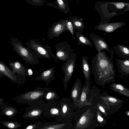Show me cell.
Instances as JSON below:
<instances>
[{"instance_id": "cell-39", "label": "cell", "mask_w": 129, "mask_h": 129, "mask_svg": "<svg viewBox=\"0 0 129 129\" xmlns=\"http://www.w3.org/2000/svg\"><path fill=\"white\" fill-rule=\"evenodd\" d=\"M115 129V128H114V129Z\"/></svg>"}, {"instance_id": "cell-32", "label": "cell", "mask_w": 129, "mask_h": 129, "mask_svg": "<svg viewBox=\"0 0 129 129\" xmlns=\"http://www.w3.org/2000/svg\"><path fill=\"white\" fill-rule=\"evenodd\" d=\"M3 108L5 114L7 116H11L13 115L16 112L15 108L11 107L6 105H3Z\"/></svg>"}, {"instance_id": "cell-4", "label": "cell", "mask_w": 129, "mask_h": 129, "mask_svg": "<svg viewBox=\"0 0 129 129\" xmlns=\"http://www.w3.org/2000/svg\"><path fill=\"white\" fill-rule=\"evenodd\" d=\"M52 89L48 87H38L33 90L27 91L17 96L19 103L28 104L30 106L41 101L46 94Z\"/></svg>"}, {"instance_id": "cell-5", "label": "cell", "mask_w": 129, "mask_h": 129, "mask_svg": "<svg viewBox=\"0 0 129 129\" xmlns=\"http://www.w3.org/2000/svg\"><path fill=\"white\" fill-rule=\"evenodd\" d=\"M25 43L38 58L50 59L52 58L56 63L58 62L57 59L52 53L51 48L48 45H44L39 40L33 39Z\"/></svg>"}, {"instance_id": "cell-3", "label": "cell", "mask_w": 129, "mask_h": 129, "mask_svg": "<svg viewBox=\"0 0 129 129\" xmlns=\"http://www.w3.org/2000/svg\"><path fill=\"white\" fill-rule=\"evenodd\" d=\"M10 43L13 50L22 58L25 62L33 66L39 64L37 56L29 48L25 47L17 38H11Z\"/></svg>"}, {"instance_id": "cell-13", "label": "cell", "mask_w": 129, "mask_h": 129, "mask_svg": "<svg viewBox=\"0 0 129 129\" xmlns=\"http://www.w3.org/2000/svg\"><path fill=\"white\" fill-rule=\"evenodd\" d=\"M67 20L61 19L53 24L47 32L49 39L57 37L63 33L68 31L67 27Z\"/></svg>"}, {"instance_id": "cell-25", "label": "cell", "mask_w": 129, "mask_h": 129, "mask_svg": "<svg viewBox=\"0 0 129 129\" xmlns=\"http://www.w3.org/2000/svg\"><path fill=\"white\" fill-rule=\"evenodd\" d=\"M109 88L114 92L119 93L129 97V89L119 84L113 83L111 84Z\"/></svg>"}, {"instance_id": "cell-14", "label": "cell", "mask_w": 129, "mask_h": 129, "mask_svg": "<svg viewBox=\"0 0 129 129\" xmlns=\"http://www.w3.org/2000/svg\"><path fill=\"white\" fill-rule=\"evenodd\" d=\"M72 122H59L55 120L44 122L35 129H71Z\"/></svg>"}, {"instance_id": "cell-23", "label": "cell", "mask_w": 129, "mask_h": 129, "mask_svg": "<svg viewBox=\"0 0 129 129\" xmlns=\"http://www.w3.org/2000/svg\"><path fill=\"white\" fill-rule=\"evenodd\" d=\"M100 92L94 84L91 89L90 96L88 99L89 105L93 106L96 103L100 102Z\"/></svg>"}, {"instance_id": "cell-15", "label": "cell", "mask_w": 129, "mask_h": 129, "mask_svg": "<svg viewBox=\"0 0 129 129\" xmlns=\"http://www.w3.org/2000/svg\"><path fill=\"white\" fill-rule=\"evenodd\" d=\"M82 88L81 81L80 78L77 79L71 89L70 98L73 104L77 109Z\"/></svg>"}, {"instance_id": "cell-20", "label": "cell", "mask_w": 129, "mask_h": 129, "mask_svg": "<svg viewBox=\"0 0 129 129\" xmlns=\"http://www.w3.org/2000/svg\"><path fill=\"white\" fill-rule=\"evenodd\" d=\"M55 72L54 67L43 72L41 75L35 77V79L38 81H43L47 84H49L54 78Z\"/></svg>"}, {"instance_id": "cell-30", "label": "cell", "mask_w": 129, "mask_h": 129, "mask_svg": "<svg viewBox=\"0 0 129 129\" xmlns=\"http://www.w3.org/2000/svg\"><path fill=\"white\" fill-rule=\"evenodd\" d=\"M44 98L46 101H57L59 99V97L58 94L53 90L48 92Z\"/></svg>"}, {"instance_id": "cell-21", "label": "cell", "mask_w": 129, "mask_h": 129, "mask_svg": "<svg viewBox=\"0 0 129 129\" xmlns=\"http://www.w3.org/2000/svg\"><path fill=\"white\" fill-rule=\"evenodd\" d=\"M116 66L119 73L127 77L129 74V59H117Z\"/></svg>"}, {"instance_id": "cell-24", "label": "cell", "mask_w": 129, "mask_h": 129, "mask_svg": "<svg viewBox=\"0 0 129 129\" xmlns=\"http://www.w3.org/2000/svg\"><path fill=\"white\" fill-rule=\"evenodd\" d=\"M82 72L85 79V82L90 81L91 71L88 62L87 56L82 57Z\"/></svg>"}, {"instance_id": "cell-31", "label": "cell", "mask_w": 129, "mask_h": 129, "mask_svg": "<svg viewBox=\"0 0 129 129\" xmlns=\"http://www.w3.org/2000/svg\"><path fill=\"white\" fill-rule=\"evenodd\" d=\"M95 109L96 112L97 119L99 123V126L101 127H103L107 124L106 118L99 111L96 109Z\"/></svg>"}, {"instance_id": "cell-27", "label": "cell", "mask_w": 129, "mask_h": 129, "mask_svg": "<svg viewBox=\"0 0 129 129\" xmlns=\"http://www.w3.org/2000/svg\"><path fill=\"white\" fill-rule=\"evenodd\" d=\"M75 34L78 45H87L91 47H93L91 42L86 36L83 34L82 32L77 31L75 32Z\"/></svg>"}, {"instance_id": "cell-2", "label": "cell", "mask_w": 129, "mask_h": 129, "mask_svg": "<svg viewBox=\"0 0 129 129\" xmlns=\"http://www.w3.org/2000/svg\"><path fill=\"white\" fill-rule=\"evenodd\" d=\"M73 119L74 123L71 129H95L99 126L96 110L93 106L77 108Z\"/></svg>"}, {"instance_id": "cell-7", "label": "cell", "mask_w": 129, "mask_h": 129, "mask_svg": "<svg viewBox=\"0 0 129 129\" xmlns=\"http://www.w3.org/2000/svg\"><path fill=\"white\" fill-rule=\"evenodd\" d=\"M101 102L109 109L110 114L118 111L123 106L124 101L110 95L105 92L100 95Z\"/></svg>"}, {"instance_id": "cell-37", "label": "cell", "mask_w": 129, "mask_h": 129, "mask_svg": "<svg viewBox=\"0 0 129 129\" xmlns=\"http://www.w3.org/2000/svg\"><path fill=\"white\" fill-rule=\"evenodd\" d=\"M44 123L43 121L39 120L34 123L29 125L24 129H35Z\"/></svg>"}, {"instance_id": "cell-40", "label": "cell", "mask_w": 129, "mask_h": 129, "mask_svg": "<svg viewBox=\"0 0 129 129\" xmlns=\"http://www.w3.org/2000/svg\"><path fill=\"white\" fill-rule=\"evenodd\" d=\"M1 0H0V1H1Z\"/></svg>"}, {"instance_id": "cell-10", "label": "cell", "mask_w": 129, "mask_h": 129, "mask_svg": "<svg viewBox=\"0 0 129 129\" xmlns=\"http://www.w3.org/2000/svg\"><path fill=\"white\" fill-rule=\"evenodd\" d=\"M4 76L13 82L20 85L24 84L26 80V78L14 73L11 69L0 60V79Z\"/></svg>"}, {"instance_id": "cell-36", "label": "cell", "mask_w": 129, "mask_h": 129, "mask_svg": "<svg viewBox=\"0 0 129 129\" xmlns=\"http://www.w3.org/2000/svg\"><path fill=\"white\" fill-rule=\"evenodd\" d=\"M4 125L10 129H14L21 126L20 124H16V123L6 121L4 122Z\"/></svg>"}, {"instance_id": "cell-35", "label": "cell", "mask_w": 129, "mask_h": 129, "mask_svg": "<svg viewBox=\"0 0 129 129\" xmlns=\"http://www.w3.org/2000/svg\"><path fill=\"white\" fill-rule=\"evenodd\" d=\"M66 24L67 27L68 31L69 30L73 38L75 39L76 38L74 36V29L72 23L69 20H67Z\"/></svg>"}, {"instance_id": "cell-17", "label": "cell", "mask_w": 129, "mask_h": 129, "mask_svg": "<svg viewBox=\"0 0 129 129\" xmlns=\"http://www.w3.org/2000/svg\"><path fill=\"white\" fill-rule=\"evenodd\" d=\"M90 81L85 82L82 87V90L77 108H80L84 106L89 105L88 99L90 96L91 88Z\"/></svg>"}, {"instance_id": "cell-22", "label": "cell", "mask_w": 129, "mask_h": 129, "mask_svg": "<svg viewBox=\"0 0 129 129\" xmlns=\"http://www.w3.org/2000/svg\"><path fill=\"white\" fill-rule=\"evenodd\" d=\"M129 47L123 45L117 44L113 47L118 56L125 59H129Z\"/></svg>"}, {"instance_id": "cell-18", "label": "cell", "mask_w": 129, "mask_h": 129, "mask_svg": "<svg viewBox=\"0 0 129 129\" xmlns=\"http://www.w3.org/2000/svg\"><path fill=\"white\" fill-rule=\"evenodd\" d=\"M9 64L14 73L25 78L28 76V69L19 61H12L10 60L9 61Z\"/></svg>"}, {"instance_id": "cell-8", "label": "cell", "mask_w": 129, "mask_h": 129, "mask_svg": "<svg viewBox=\"0 0 129 129\" xmlns=\"http://www.w3.org/2000/svg\"><path fill=\"white\" fill-rule=\"evenodd\" d=\"M76 59V53L73 52L68 59L62 66V69L64 74L63 79L64 90L68 88V82L72 78Z\"/></svg>"}, {"instance_id": "cell-12", "label": "cell", "mask_w": 129, "mask_h": 129, "mask_svg": "<svg viewBox=\"0 0 129 129\" xmlns=\"http://www.w3.org/2000/svg\"><path fill=\"white\" fill-rule=\"evenodd\" d=\"M46 103L47 108L43 113L44 116L49 118H56V120L60 122H62L60 108L56 101H48L46 102Z\"/></svg>"}, {"instance_id": "cell-34", "label": "cell", "mask_w": 129, "mask_h": 129, "mask_svg": "<svg viewBox=\"0 0 129 129\" xmlns=\"http://www.w3.org/2000/svg\"><path fill=\"white\" fill-rule=\"evenodd\" d=\"M110 4H113L116 8L118 10H121L124 8L125 7L129 6V4L128 3L123 2H110Z\"/></svg>"}, {"instance_id": "cell-33", "label": "cell", "mask_w": 129, "mask_h": 129, "mask_svg": "<svg viewBox=\"0 0 129 129\" xmlns=\"http://www.w3.org/2000/svg\"><path fill=\"white\" fill-rule=\"evenodd\" d=\"M25 1L27 3L36 6L43 5L46 2L44 0H25Z\"/></svg>"}, {"instance_id": "cell-1", "label": "cell", "mask_w": 129, "mask_h": 129, "mask_svg": "<svg viewBox=\"0 0 129 129\" xmlns=\"http://www.w3.org/2000/svg\"><path fill=\"white\" fill-rule=\"evenodd\" d=\"M110 56L103 51L98 53L92 61V68L96 84L103 86L116 82V74L113 58L114 52L111 50Z\"/></svg>"}, {"instance_id": "cell-38", "label": "cell", "mask_w": 129, "mask_h": 129, "mask_svg": "<svg viewBox=\"0 0 129 129\" xmlns=\"http://www.w3.org/2000/svg\"><path fill=\"white\" fill-rule=\"evenodd\" d=\"M4 101V99L3 98L0 97V107L3 106Z\"/></svg>"}, {"instance_id": "cell-6", "label": "cell", "mask_w": 129, "mask_h": 129, "mask_svg": "<svg viewBox=\"0 0 129 129\" xmlns=\"http://www.w3.org/2000/svg\"><path fill=\"white\" fill-rule=\"evenodd\" d=\"M60 106L62 122H72L76 111L77 110L70 98L63 97L57 101Z\"/></svg>"}, {"instance_id": "cell-29", "label": "cell", "mask_w": 129, "mask_h": 129, "mask_svg": "<svg viewBox=\"0 0 129 129\" xmlns=\"http://www.w3.org/2000/svg\"><path fill=\"white\" fill-rule=\"evenodd\" d=\"M93 106L106 119H110L109 116V115L110 114L109 109L105 105L100 102L96 103Z\"/></svg>"}, {"instance_id": "cell-19", "label": "cell", "mask_w": 129, "mask_h": 129, "mask_svg": "<svg viewBox=\"0 0 129 129\" xmlns=\"http://www.w3.org/2000/svg\"><path fill=\"white\" fill-rule=\"evenodd\" d=\"M125 23V22L122 21L104 23L95 26L94 28L107 33H111L113 32L118 28L123 27Z\"/></svg>"}, {"instance_id": "cell-11", "label": "cell", "mask_w": 129, "mask_h": 129, "mask_svg": "<svg viewBox=\"0 0 129 129\" xmlns=\"http://www.w3.org/2000/svg\"><path fill=\"white\" fill-rule=\"evenodd\" d=\"M56 56L60 60L66 61L73 52L70 45L67 41L59 43L54 45Z\"/></svg>"}, {"instance_id": "cell-16", "label": "cell", "mask_w": 129, "mask_h": 129, "mask_svg": "<svg viewBox=\"0 0 129 129\" xmlns=\"http://www.w3.org/2000/svg\"><path fill=\"white\" fill-rule=\"evenodd\" d=\"M90 37L98 53H100L102 51L105 50L108 53H110L108 44L105 40L100 36L93 34H90Z\"/></svg>"}, {"instance_id": "cell-28", "label": "cell", "mask_w": 129, "mask_h": 129, "mask_svg": "<svg viewBox=\"0 0 129 129\" xmlns=\"http://www.w3.org/2000/svg\"><path fill=\"white\" fill-rule=\"evenodd\" d=\"M54 4V7L65 13H68L70 11L67 0H57Z\"/></svg>"}, {"instance_id": "cell-9", "label": "cell", "mask_w": 129, "mask_h": 129, "mask_svg": "<svg viewBox=\"0 0 129 129\" xmlns=\"http://www.w3.org/2000/svg\"><path fill=\"white\" fill-rule=\"evenodd\" d=\"M47 108L46 103L43 100L41 101L30 106L27 108L23 115L25 118L35 119L40 117Z\"/></svg>"}, {"instance_id": "cell-26", "label": "cell", "mask_w": 129, "mask_h": 129, "mask_svg": "<svg viewBox=\"0 0 129 129\" xmlns=\"http://www.w3.org/2000/svg\"><path fill=\"white\" fill-rule=\"evenodd\" d=\"M69 19L73 24L74 29L82 32V30L85 28V25L82 21L83 19L79 18L75 16L70 17Z\"/></svg>"}]
</instances>
